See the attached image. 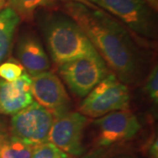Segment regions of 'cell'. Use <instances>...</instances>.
<instances>
[{
	"label": "cell",
	"instance_id": "6da1fadb",
	"mask_svg": "<svg viewBox=\"0 0 158 158\" xmlns=\"http://www.w3.org/2000/svg\"><path fill=\"white\" fill-rule=\"evenodd\" d=\"M62 10L83 30L116 77L123 83H132L138 71V57L127 31L91 4L69 1Z\"/></svg>",
	"mask_w": 158,
	"mask_h": 158
},
{
	"label": "cell",
	"instance_id": "7a4b0ae2",
	"mask_svg": "<svg viewBox=\"0 0 158 158\" xmlns=\"http://www.w3.org/2000/svg\"><path fill=\"white\" fill-rule=\"evenodd\" d=\"M46 37L53 61L61 66L97 50L70 18L56 17L47 26Z\"/></svg>",
	"mask_w": 158,
	"mask_h": 158
},
{
	"label": "cell",
	"instance_id": "3957f363",
	"mask_svg": "<svg viewBox=\"0 0 158 158\" xmlns=\"http://www.w3.org/2000/svg\"><path fill=\"white\" fill-rule=\"evenodd\" d=\"M129 90L114 73H109L87 94L79 112L85 117L100 118L107 113L128 110Z\"/></svg>",
	"mask_w": 158,
	"mask_h": 158
},
{
	"label": "cell",
	"instance_id": "277c9868",
	"mask_svg": "<svg viewBox=\"0 0 158 158\" xmlns=\"http://www.w3.org/2000/svg\"><path fill=\"white\" fill-rule=\"evenodd\" d=\"M120 19L134 33L147 37L156 36L154 10L145 0H87Z\"/></svg>",
	"mask_w": 158,
	"mask_h": 158
},
{
	"label": "cell",
	"instance_id": "5b68a950",
	"mask_svg": "<svg viewBox=\"0 0 158 158\" xmlns=\"http://www.w3.org/2000/svg\"><path fill=\"white\" fill-rule=\"evenodd\" d=\"M59 67V72L69 88L80 97L86 96L109 74L105 61L98 52Z\"/></svg>",
	"mask_w": 158,
	"mask_h": 158
},
{
	"label": "cell",
	"instance_id": "8992f818",
	"mask_svg": "<svg viewBox=\"0 0 158 158\" xmlns=\"http://www.w3.org/2000/svg\"><path fill=\"white\" fill-rule=\"evenodd\" d=\"M54 119V113L37 102H33L12 116L11 135L32 145L45 143Z\"/></svg>",
	"mask_w": 158,
	"mask_h": 158
},
{
	"label": "cell",
	"instance_id": "52a82bcc",
	"mask_svg": "<svg viewBox=\"0 0 158 158\" xmlns=\"http://www.w3.org/2000/svg\"><path fill=\"white\" fill-rule=\"evenodd\" d=\"M88 118L78 112H63L56 116L48 141L63 152L73 156L81 155L83 132Z\"/></svg>",
	"mask_w": 158,
	"mask_h": 158
},
{
	"label": "cell",
	"instance_id": "ba28073f",
	"mask_svg": "<svg viewBox=\"0 0 158 158\" xmlns=\"http://www.w3.org/2000/svg\"><path fill=\"white\" fill-rule=\"evenodd\" d=\"M94 124L99 129L98 144L106 147L132 139L141 128L138 118L128 110L107 113L97 118Z\"/></svg>",
	"mask_w": 158,
	"mask_h": 158
},
{
	"label": "cell",
	"instance_id": "9c48e42d",
	"mask_svg": "<svg viewBox=\"0 0 158 158\" xmlns=\"http://www.w3.org/2000/svg\"><path fill=\"white\" fill-rule=\"evenodd\" d=\"M33 98L41 106L58 115L66 112L69 98L58 77L52 72H42L31 77Z\"/></svg>",
	"mask_w": 158,
	"mask_h": 158
},
{
	"label": "cell",
	"instance_id": "30bf717a",
	"mask_svg": "<svg viewBox=\"0 0 158 158\" xmlns=\"http://www.w3.org/2000/svg\"><path fill=\"white\" fill-rule=\"evenodd\" d=\"M31 77L24 73L13 82L0 79V114L14 115L32 104Z\"/></svg>",
	"mask_w": 158,
	"mask_h": 158
},
{
	"label": "cell",
	"instance_id": "8fae6325",
	"mask_svg": "<svg viewBox=\"0 0 158 158\" xmlns=\"http://www.w3.org/2000/svg\"><path fill=\"white\" fill-rule=\"evenodd\" d=\"M18 56L23 68L32 76L46 72L50 68L49 59L45 50L39 40L32 36L20 40L18 47Z\"/></svg>",
	"mask_w": 158,
	"mask_h": 158
},
{
	"label": "cell",
	"instance_id": "7c38bea8",
	"mask_svg": "<svg viewBox=\"0 0 158 158\" xmlns=\"http://www.w3.org/2000/svg\"><path fill=\"white\" fill-rule=\"evenodd\" d=\"M19 22L20 19L10 7L0 11V62L7 56Z\"/></svg>",
	"mask_w": 158,
	"mask_h": 158
},
{
	"label": "cell",
	"instance_id": "4fadbf2b",
	"mask_svg": "<svg viewBox=\"0 0 158 158\" xmlns=\"http://www.w3.org/2000/svg\"><path fill=\"white\" fill-rule=\"evenodd\" d=\"M34 146L12 135L0 134V158H32Z\"/></svg>",
	"mask_w": 158,
	"mask_h": 158
},
{
	"label": "cell",
	"instance_id": "5bb4252c",
	"mask_svg": "<svg viewBox=\"0 0 158 158\" xmlns=\"http://www.w3.org/2000/svg\"><path fill=\"white\" fill-rule=\"evenodd\" d=\"M52 2L53 0H7V7L15 11L20 20L31 21L37 9Z\"/></svg>",
	"mask_w": 158,
	"mask_h": 158
},
{
	"label": "cell",
	"instance_id": "9a60e30c",
	"mask_svg": "<svg viewBox=\"0 0 158 158\" xmlns=\"http://www.w3.org/2000/svg\"><path fill=\"white\" fill-rule=\"evenodd\" d=\"M32 158H71L67 153L63 152L59 148L51 142H45L35 145Z\"/></svg>",
	"mask_w": 158,
	"mask_h": 158
},
{
	"label": "cell",
	"instance_id": "2e32d148",
	"mask_svg": "<svg viewBox=\"0 0 158 158\" xmlns=\"http://www.w3.org/2000/svg\"><path fill=\"white\" fill-rule=\"evenodd\" d=\"M24 73L23 66L13 60L0 64V77L6 82H13Z\"/></svg>",
	"mask_w": 158,
	"mask_h": 158
},
{
	"label": "cell",
	"instance_id": "e0dca14e",
	"mask_svg": "<svg viewBox=\"0 0 158 158\" xmlns=\"http://www.w3.org/2000/svg\"><path fill=\"white\" fill-rule=\"evenodd\" d=\"M145 90L148 93L152 101L156 105L158 102V69L157 65H156L148 77L146 84H145Z\"/></svg>",
	"mask_w": 158,
	"mask_h": 158
},
{
	"label": "cell",
	"instance_id": "ac0fdd59",
	"mask_svg": "<svg viewBox=\"0 0 158 158\" xmlns=\"http://www.w3.org/2000/svg\"><path fill=\"white\" fill-rule=\"evenodd\" d=\"M157 140H156L153 141L148 148V151L150 153L152 158H157Z\"/></svg>",
	"mask_w": 158,
	"mask_h": 158
},
{
	"label": "cell",
	"instance_id": "d6986e66",
	"mask_svg": "<svg viewBox=\"0 0 158 158\" xmlns=\"http://www.w3.org/2000/svg\"><path fill=\"white\" fill-rule=\"evenodd\" d=\"M148 6L152 8L154 11H157L158 9V1L157 0H145Z\"/></svg>",
	"mask_w": 158,
	"mask_h": 158
},
{
	"label": "cell",
	"instance_id": "ffe728a7",
	"mask_svg": "<svg viewBox=\"0 0 158 158\" xmlns=\"http://www.w3.org/2000/svg\"><path fill=\"white\" fill-rule=\"evenodd\" d=\"M7 7V0H0V11Z\"/></svg>",
	"mask_w": 158,
	"mask_h": 158
},
{
	"label": "cell",
	"instance_id": "44dd1931",
	"mask_svg": "<svg viewBox=\"0 0 158 158\" xmlns=\"http://www.w3.org/2000/svg\"><path fill=\"white\" fill-rule=\"evenodd\" d=\"M63 1H70V2H78V3H82L85 5H90V2H88L87 0H63Z\"/></svg>",
	"mask_w": 158,
	"mask_h": 158
}]
</instances>
